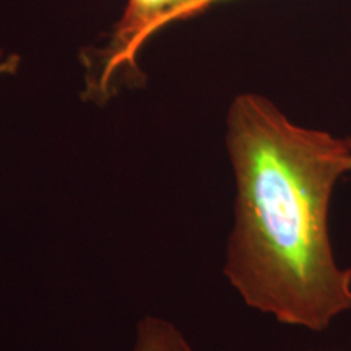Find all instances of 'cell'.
Wrapping results in <instances>:
<instances>
[{
	"label": "cell",
	"mask_w": 351,
	"mask_h": 351,
	"mask_svg": "<svg viewBox=\"0 0 351 351\" xmlns=\"http://www.w3.org/2000/svg\"><path fill=\"white\" fill-rule=\"evenodd\" d=\"M236 184L225 276L245 304L280 324L324 332L351 311V269L330 241V202L351 174V145L289 121L243 93L226 116Z\"/></svg>",
	"instance_id": "1"
},
{
	"label": "cell",
	"mask_w": 351,
	"mask_h": 351,
	"mask_svg": "<svg viewBox=\"0 0 351 351\" xmlns=\"http://www.w3.org/2000/svg\"><path fill=\"white\" fill-rule=\"evenodd\" d=\"M348 142H350V145H351V137H348Z\"/></svg>",
	"instance_id": "5"
},
{
	"label": "cell",
	"mask_w": 351,
	"mask_h": 351,
	"mask_svg": "<svg viewBox=\"0 0 351 351\" xmlns=\"http://www.w3.org/2000/svg\"><path fill=\"white\" fill-rule=\"evenodd\" d=\"M132 351H192V346L171 320L158 315H145L135 328Z\"/></svg>",
	"instance_id": "2"
},
{
	"label": "cell",
	"mask_w": 351,
	"mask_h": 351,
	"mask_svg": "<svg viewBox=\"0 0 351 351\" xmlns=\"http://www.w3.org/2000/svg\"><path fill=\"white\" fill-rule=\"evenodd\" d=\"M20 65V57L16 54H8L3 56L0 52V75H12L19 70Z\"/></svg>",
	"instance_id": "4"
},
{
	"label": "cell",
	"mask_w": 351,
	"mask_h": 351,
	"mask_svg": "<svg viewBox=\"0 0 351 351\" xmlns=\"http://www.w3.org/2000/svg\"><path fill=\"white\" fill-rule=\"evenodd\" d=\"M217 2H221V0H182V2H179L178 5L171 8V10L158 15L155 20H152L150 23L145 26V29L142 32V34H140V38L137 41V49L138 51L142 49L145 41H147V39H150L153 34H155L156 32H160V29L165 28V26L173 23V21L192 19V16L205 12L210 5H213V3H217Z\"/></svg>",
	"instance_id": "3"
}]
</instances>
